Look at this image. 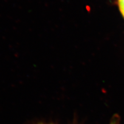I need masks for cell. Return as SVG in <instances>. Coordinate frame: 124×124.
Here are the masks:
<instances>
[{"label": "cell", "instance_id": "cell-1", "mask_svg": "<svg viewBox=\"0 0 124 124\" xmlns=\"http://www.w3.org/2000/svg\"><path fill=\"white\" fill-rule=\"evenodd\" d=\"M118 1L120 10L124 17V0H119Z\"/></svg>", "mask_w": 124, "mask_h": 124}, {"label": "cell", "instance_id": "cell-2", "mask_svg": "<svg viewBox=\"0 0 124 124\" xmlns=\"http://www.w3.org/2000/svg\"><path fill=\"white\" fill-rule=\"evenodd\" d=\"M110 124H119V120L118 118H117L116 117H114V118L112 119L111 121Z\"/></svg>", "mask_w": 124, "mask_h": 124}]
</instances>
